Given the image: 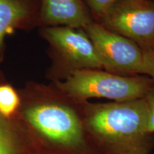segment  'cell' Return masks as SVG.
I'll list each match as a JSON object with an SVG mask.
<instances>
[{
	"label": "cell",
	"instance_id": "obj_8",
	"mask_svg": "<svg viewBox=\"0 0 154 154\" xmlns=\"http://www.w3.org/2000/svg\"><path fill=\"white\" fill-rule=\"evenodd\" d=\"M94 21L83 0H39L38 26H70L83 29Z\"/></svg>",
	"mask_w": 154,
	"mask_h": 154
},
{
	"label": "cell",
	"instance_id": "obj_11",
	"mask_svg": "<svg viewBox=\"0 0 154 154\" xmlns=\"http://www.w3.org/2000/svg\"><path fill=\"white\" fill-rule=\"evenodd\" d=\"M94 19L99 22L109 7L118 0H84Z\"/></svg>",
	"mask_w": 154,
	"mask_h": 154
},
{
	"label": "cell",
	"instance_id": "obj_9",
	"mask_svg": "<svg viewBox=\"0 0 154 154\" xmlns=\"http://www.w3.org/2000/svg\"><path fill=\"white\" fill-rule=\"evenodd\" d=\"M7 79L5 72L0 69V82ZM0 154H41L18 115L7 119L0 113Z\"/></svg>",
	"mask_w": 154,
	"mask_h": 154
},
{
	"label": "cell",
	"instance_id": "obj_7",
	"mask_svg": "<svg viewBox=\"0 0 154 154\" xmlns=\"http://www.w3.org/2000/svg\"><path fill=\"white\" fill-rule=\"evenodd\" d=\"M38 14L39 0H0V63L7 53V36L38 26Z\"/></svg>",
	"mask_w": 154,
	"mask_h": 154
},
{
	"label": "cell",
	"instance_id": "obj_10",
	"mask_svg": "<svg viewBox=\"0 0 154 154\" xmlns=\"http://www.w3.org/2000/svg\"><path fill=\"white\" fill-rule=\"evenodd\" d=\"M21 99L19 91L8 79L0 82V113L7 119L18 115Z\"/></svg>",
	"mask_w": 154,
	"mask_h": 154
},
{
	"label": "cell",
	"instance_id": "obj_2",
	"mask_svg": "<svg viewBox=\"0 0 154 154\" xmlns=\"http://www.w3.org/2000/svg\"><path fill=\"white\" fill-rule=\"evenodd\" d=\"M78 106L85 131L99 154H149L154 149L144 98Z\"/></svg>",
	"mask_w": 154,
	"mask_h": 154
},
{
	"label": "cell",
	"instance_id": "obj_13",
	"mask_svg": "<svg viewBox=\"0 0 154 154\" xmlns=\"http://www.w3.org/2000/svg\"><path fill=\"white\" fill-rule=\"evenodd\" d=\"M144 99L149 108V131L154 134V84L144 97Z\"/></svg>",
	"mask_w": 154,
	"mask_h": 154
},
{
	"label": "cell",
	"instance_id": "obj_4",
	"mask_svg": "<svg viewBox=\"0 0 154 154\" xmlns=\"http://www.w3.org/2000/svg\"><path fill=\"white\" fill-rule=\"evenodd\" d=\"M39 34L49 44L51 82L63 80L74 71L103 69L92 42L83 29L70 26L41 27Z\"/></svg>",
	"mask_w": 154,
	"mask_h": 154
},
{
	"label": "cell",
	"instance_id": "obj_5",
	"mask_svg": "<svg viewBox=\"0 0 154 154\" xmlns=\"http://www.w3.org/2000/svg\"><path fill=\"white\" fill-rule=\"evenodd\" d=\"M98 23L143 50L154 51V0H118Z\"/></svg>",
	"mask_w": 154,
	"mask_h": 154
},
{
	"label": "cell",
	"instance_id": "obj_12",
	"mask_svg": "<svg viewBox=\"0 0 154 154\" xmlns=\"http://www.w3.org/2000/svg\"><path fill=\"white\" fill-rule=\"evenodd\" d=\"M142 75L151 77L154 80V51L143 50V63Z\"/></svg>",
	"mask_w": 154,
	"mask_h": 154
},
{
	"label": "cell",
	"instance_id": "obj_3",
	"mask_svg": "<svg viewBox=\"0 0 154 154\" xmlns=\"http://www.w3.org/2000/svg\"><path fill=\"white\" fill-rule=\"evenodd\" d=\"M75 103L98 98L113 101L143 99L154 84L146 75L121 76L103 69H82L70 73L63 80L51 82Z\"/></svg>",
	"mask_w": 154,
	"mask_h": 154
},
{
	"label": "cell",
	"instance_id": "obj_1",
	"mask_svg": "<svg viewBox=\"0 0 154 154\" xmlns=\"http://www.w3.org/2000/svg\"><path fill=\"white\" fill-rule=\"evenodd\" d=\"M18 91V116L41 154H99L84 129L78 103L52 82H29Z\"/></svg>",
	"mask_w": 154,
	"mask_h": 154
},
{
	"label": "cell",
	"instance_id": "obj_6",
	"mask_svg": "<svg viewBox=\"0 0 154 154\" xmlns=\"http://www.w3.org/2000/svg\"><path fill=\"white\" fill-rule=\"evenodd\" d=\"M93 43L103 70L121 75H142L143 50L131 40L93 22L83 28Z\"/></svg>",
	"mask_w": 154,
	"mask_h": 154
}]
</instances>
